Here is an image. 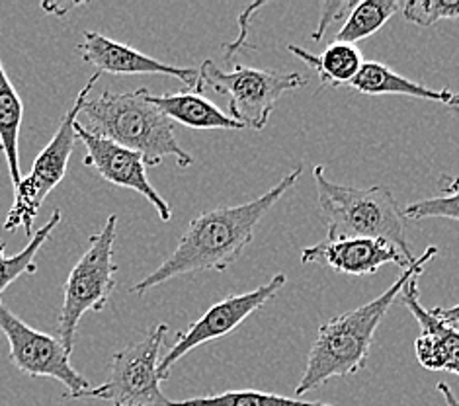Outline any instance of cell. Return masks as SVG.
Returning <instances> with one entry per match:
<instances>
[{
    "label": "cell",
    "mask_w": 459,
    "mask_h": 406,
    "mask_svg": "<svg viewBox=\"0 0 459 406\" xmlns=\"http://www.w3.org/2000/svg\"><path fill=\"white\" fill-rule=\"evenodd\" d=\"M436 316H440L444 323L447 324H459V303L454 307H447V309H442V307H436V309H430Z\"/></svg>",
    "instance_id": "cell-26"
},
{
    "label": "cell",
    "mask_w": 459,
    "mask_h": 406,
    "mask_svg": "<svg viewBox=\"0 0 459 406\" xmlns=\"http://www.w3.org/2000/svg\"><path fill=\"white\" fill-rule=\"evenodd\" d=\"M169 406H333L316 401H303L281 397L274 393H262L255 389L243 391H225L221 394H210V397H195L186 401H169Z\"/></svg>",
    "instance_id": "cell-21"
},
{
    "label": "cell",
    "mask_w": 459,
    "mask_h": 406,
    "mask_svg": "<svg viewBox=\"0 0 459 406\" xmlns=\"http://www.w3.org/2000/svg\"><path fill=\"white\" fill-rule=\"evenodd\" d=\"M0 331L8 340L13 364L30 377H49L63 383L67 387L63 399H71L73 394L92 387L89 379L71 366V354L57 336L31 328L3 301H0Z\"/></svg>",
    "instance_id": "cell-9"
},
{
    "label": "cell",
    "mask_w": 459,
    "mask_h": 406,
    "mask_svg": "<svg viewBox=\"0 0 459 406\" xmlns=\"http://www.w3.org/2000/svg\"><path fill=\"white\" fill-rule=\"evenodd\" d=\"M403 16L411 24L430 28L444 20H457L459 0H409L403 4Z\"/></svg>",
    "instance_id": "cell-23"
},
{
    "label": "cell",
    "mask_w": 459,
    "mask_h": 406,
    "mask_svg": "<svg viewBox=\"0 0 459 406\" xmlns=\"http://www.w3.org/2000/svg\"><path fill=\"white\" fill-rule=\"evenodd\" d=\"M74 131L76 137H79V141L86 149L84 167L94 168L106 182L117 186V188H127L141 194L152 207H155L160 221H170L172 207L167 203L165 197L152 188V184L147 178V167L143 162V157L122 145H117V143L110 139L94 135L92 131L86 129L81 122H76Z\"/></svg>",
    "instance_id": "cell-11"
},
{
    "label": "cell",
    "mask_w": 459,
    "mask_h": 406,
    "mask_svg": "<svg viewBox=\"0 0 459 406\" xmlns=\"http://www.w3.org/2000/svg\"><path fill=\"white\" fill-rule=\"evenodd\" d=\"M352 6H354V0H350V3H336V0H334V3H323L321 4V24H319V28L315 30V34L311 36V39L313 41L323 39L326 28H329L333 22L342 20L344 16H348L350 8H352Z\"/></svg>",
    "instance_id": "cell-24"
},
{
    "label": "cell",
    "mask_w": 459,
    "mask_h": 406,
    "mask_svg": "<svg viewBox=\"0 0 459 406\" xmlns=\"http://www.w3.org/2000/svg\"><path fill=\"white\" fill-rule=\"evenodd\" d=\"M76 6H81V4H76V3H69V4H51V3H46V4H41V8L46 10V13H51V14H56V16H65V14L69 13V10H73Z\"/></svg>",
    "instance_id": "cell-28"
},
{
    "label": "cell",
    "mask_w": 459,
    "mask_h": 406,
    "mask_svg": "<svg viewBox=\"0 0 459 406\" xmlns=\"http://www.w3.org/2000/svg\"><path fill=\"white\" fill-rule=\"evenodd\" d=\"M98 79H100V73H94L89 82L84 84V89L74 98L69 112L61 117L56 135L51 137L46 149L36 157L34 167H31L28 177L22 178V182L14 188V203L10 207L3 225L6 233L22 227L30 238L34 235L31 233V225H34L43 202H46V197L53 192V188H57V184L67 174L69 160L74 152L76 139H79L74 125L79 122V116L82 114V108L86 100H89V94L92 92Z\"/></svg>",
    "instance_id": "cell-6"
},
{
    "label": "cell",
    "mask_w": 459,
    "mask_h": 406,
    "mask_svg": "<svg viewBox=\"0 0 459 406\" xmlns=\"http://www.w3.org/2000/svg\"><path fill=\"white\" fill-rule=\"evenodd\" d=\"M22 119H24V104H22V98L10 82L4 65L0 61V151L4 152L8 174L14 188L22 182L18 157Z\"/></svg>",
    "instance_id": "cell-18"
},
{
    "label": "cell",
    "mask_w": 459,
    "mask_h": 406,
    "mask_svg": "<svg viewBox=\"0 0 459 406\" xmlns=\"http://www.w3.org/2000/svg\"><path fill=\"white\" fill-rule=\"evenodd\" d=\"M301 174L303 164L295 167L276 186H272L266 194L253 202L217 207L192 219L172 255L145 280L137 281L131 288V293L145 295L157 285L174 278L194 276L202 272H223L235 264L245 248L253 243L258 225L264 221L280 197L293 188Z\"/></svg>",
    "instance_id": "cell-1"
},
{
    "label": "cell",
    "mask_w": 459,
    "mask_h": 406,
    "mask_svg": "<svg viewBox=\"0 0 459 406\" xmlns=\"http://www.w3.org/2000/svg\"><path fill=\"white\" fill-rule=\"evenodd\" d=\"M167 334L169 324L151 326L143 338L112 356L110 371L102 385L76 393L71 399H96L112 406H169L159 376L160 350Z\"/></svg>",
    "instance_id": "cell-8"
},
{
    "label": "cell",
    "mask_w": 459,
    "mask_h": 406,
    "mask_svg": "<svg viewBox=\"0 0 459 406\" xmlns=\"http://www.w3.org/2000/svg\"><path fill=\"white\" fill-rule=\"evenodd\" d=\"M301 262L303 264L321 262L348 276H369L385 264L407 270L414 258H407L395 245L381 238H325L319 245L303 248Z\"/></svg>",
    "instance_id": "cell-12"
},
{
    "label": "cell",
    "mask_w": 459,
    "mask_h": 406,
    "mask_svg": "<svg viewBox=\"0 0 459 406\" xmlns=\"http://www.w3.org/2000/svg\"><path fill=\"white\" fill-rule=\"evenodd\" d=\"M307 84L299 73H281L274 69H253L237 65L233 71L217 69L212 59L202 63L195 89H212L229 98V116L250 129H264L272 109L280 98Z\"/></svg>",
    "instance_id": "cell-7"
},
{
    "label": "cell",
    "mask_w": 459,
    "mask_h": 406,
    "mask_svg": "<svg viewBox=\"0 0 459 406\" xmlns=\"http://www.w3.org/2000/svg\"><path fill=\"white\" fill-rule=\"evenodd\" d=\"M404 219H452L459 223V177H442L440 194L407 205L403 210Z\"/></svg>",
    "instance_id": "cell-22"
},
{
    "label": "cell",
    "mask_w": 459,
    "mask_h": 406,
    "mask_svg": "<svg viewBox=\"0 0 459 406\" xmlns=\"http://www.w3.org/2000/svg\"><path fill=\"white\" fill-rule=\"evenodd\" d=\"M264 4H250L243 14L238 16V26H240V36L233 41V43H227V46H223V53H225V59H231L235 53L243 51L245 48L247 49H253V46L250 43H247V38H248V30H250V14L256 13L258 8H262Z\"/></svg>",
    "instance_id": "cell-25"
},
{
    "label": "cell",
    "mask_w": 459,
    "mask_h": 406,
    "mask_svg": "<svg viewBox=\"0 0 459 406\" xmlns=\"http://www.w3.org/2000/svg\"><path fill=\"white\" fill-rule=\"evenodd\" d=\"M455 112L459 114V102H457V106H455Z\"/></svg>",
    "instance_id": "cell-29"
},
{
    "label": "cell",
    "mask_w": 459,
    "mask_h": 406,
    "mask_svg": "<svg viewBox=\"0 0 459 406\" xmlns=\"http://www.w3.org/2000/svg\"><path fill=\"white\" fill-rule=\"evenodd\" d=\"M436 255H438V248L429 246L419 258H414L407 270L401 272V278L379 298L358 307L354 311L333 316L319 326L307 358V366H305L301 381L295 387L298 399L325 385L333 377L354 376L366 367L376 333L391 305L401 298L404 285L412 278H419Z\"/></svg>",
    "instance_id": "cell-2"
},
{
    "label": "cell",
    "mask_w": 459,
    "mask_h": 406,
    "mask_svg": "<svg viewBox=\"0 0 459 406\" xmlns=\"http://www.w3.org/2000/svg\"><path fill=\"white\" fill-rule=\"evenodd\" d=\"M350 89H354L368 96H409V98H420V100L440 102L447 108L455 109L459 102V92H454L450 89L434 91L429 86L414 82L407 76H403L395 71H391L387 65L379 61H364L359 67L354 81L348 84Z\"/></svg>",
    "instance_id": "cell-15"
},
{
    "label": "cell",
    "mask_w": 459,
    "mask_h": 406,
    "mask_svg": "<svg viewBox=\"0 0 459 406\" xmlns=\"http://www.w3.org/2000/svg\"><path fill=\"white\" fill-rule=\"evenodd\" d=\"M288 276L286 273H276L274 278L266 281L260 288L247 291V293H233L227 295L220 303L212 305L198 321H194L188 331H184L174 340V344L169 348V352L160 358L159 364V376L162 381H167L170 376V369L178 364V361L192 352V350L200 348L212 340L223 338L231 334L233 331L243 324L247 318L262 309L274 295L286 285Z\"/></svg>",
    "instance_id": "cell-10"
},
{
    "label": "cell",
    "mask_w": 459,
    "mask_h": 406,
    "mask_svg": "<svg viewBox=\"0 0 459 406\" xmlns=\"http://www.w3.org/2000/svg\"><path fill=\"white\" fill-rule=\"evenodd\" d=\"M149 100L172 124H182L190 129H247L194 89L174 94H151L149 91Z\"/></svg>",
    "instance_id": "cell-16"
},
{
    "label": "cell",
    "mask_w": 459,
    "mask_h": 406,
    "mask_svg": "<svg viewBox=\"0 0 459 406\" xmlns=\"http://www.w3.org/2000/svg\"><path fill=\"white\" fill-rule=\"evenodd\" d=\"M82 114L91 125H84L86 129L137 152L143 157L145 167H159L167 157L177 160L180 168L194 164V157L182 149L174 135V124L155 104H151L147 89L131 92L104 91L94 100H86Z\"/></svg>",
    "instance_id": "cell-3"
},
{
    "label": "cell",
    "mask_w": 459,
    "mask_h": 406,
    "mask_svg": "<svg viewBox=\"0 0 459 406\" xmlns=\"http://www.w3.org/2000/svg\"><path fill=\"white\" fill-rule=\"evenodd\" d=\"M63 213L59 210H56L51 213V217L48 219V223L39 227L34 235H31L30 243L26 245V248H22L16 256H6V243H0V295L4 293V289L8 285H13L18 278L22 276H34L38 272V264H36V256L38 252L41 250V246L48 243L53 230L57 229V225L61 223Z\"/></svg>",
    "instance_id": "cell-20"
},
{
    "label": "cell",
    "mask_w": 459,
    "mask_h": 406,
    "mask_svg": "<svg viewBox=\"0 0 459 406\" xmlns=\"http://www.w3.org/2000/svg\"><path fill=\"white\" fill-rule=\"evenodd\" d=\"M436 389H438V393L442 394V399H444V406H459V401H457V397L454 394V391H452V387L447 385V383H438V385H436Z\"/></svg>",
    "instance_id": "cell-27"
},
{
    "label": "cell",
    "mask_w": 459,
    "mask_h": 406,
    "mask_svg": "<svg viewBox=\"0 0 459 406\" xmlns=\"http://www.w3.org/2000/svg\"><path fill=\"white\" fill-rule=\"evenodd\" d=\"M401 4L397 0H362V3H354L334 41L356 46L358 41L377 34L395 16Z\"/></svg>",
    "instance_id": "cell-19"
},
{
    "label": "cell",
    "mask_w": 459,
    "mask_h": 406,
    "mask_svg": "<svg viewBox=\"0 0 459 406\" xmlns=\"http://www.w3.org/2000/svg\"><path fill=\"white\" fill-rule=\"evenodd\" d=\"M401 301L420 326V336L414 342V354H417L419 364L424 369L459 376V331L420 305L419 278H412L404 285Z\"/></svg>",
    "instance_id": "cell-14"
},
{
    "label": "cell",
    "mask_w": 459,
    "mask_h": 406,
    "mask_svg": "<svg viewBox=\"0 0 459 406\" xmlns=\"http://www.w3.org/2000/svg\"><path fill=\"white\" fill-rule=\"evenodd\" d=\"M76 49H79L82 61L92 65L100 74H165L182 81L188 89H195V82H198L195 69L172 67L169 63L137 51L127 43L106 38L100 31H84V38Z\"/></svg>",
    "instance_id": "cell-13"
},
{
    "label": "cell",
    "mask_w": 459,
    "mask_h": 406,
    "mask_svg": "<svg viewBox=\"0 0 459 406\" xmlns=\"http://www.w3.org/2000/svg\"><path fill=\"white\" fill-rule=\"evenodd\" d=\"M313 180L326 238H381L412 260L407 243V219L387 186L354 188L336 184L326 178L321 164L315 167Z\"/></svg>",
    "instance_id": "cell-4"
},
{
    "label": "cell",
    "mask_w": 459,
    "mask_h": 406,
    "mask_svg": "<svg viewBox=\"0 0 459 406\" xmlns=\"http://www.w3.org/2000/svg\"><path fill=\"white\" fill-rule=\"evenodd\" d=\"M288 49L316 73V79L321 81L323 89L325 86H331V89L348 86L364 63L362 53L356 46L341 41H333L321 55L309 53L307 49L293 46V43L288 46Z\"/></svg>",
    "instance_id": "cell-17"
},
{
    "label": "cell",
    "mask_w": 459,
    "mask_h": 406,
    "mask_svg": "<svg viewBox=\"0 0 459 406\" xmlns=\"http://www.w3.org/2000/svg\"><path fill=\"white\" fill-rule=\"evenodd\" d=\"M117 233V215L106 219L100 233L91 237L89 248L71 270L63 285V305L57 321V338L73 354L74 334L86 313L106 309L116 289L117 264L114 260V245Z\"/></svg>",
    "instance_id": "cell-5"
}]
</instances>
